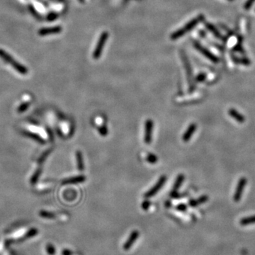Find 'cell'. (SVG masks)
Here are the masks:
<instances>
[{"mask_svg": "<svg viewBox=\"0 0 255 255\" xmlns=\"http://www.w3.org/2000/svg\"><path fill=\"white\" fill-rule=\"evenodd\" d=\"M149 206H150V202H149V201H145L142 204V208H143L145 210H146L148 209Z\"/></svg>", "mask_w": 255, "mask_h": 255, "instance_id": "4dcf8cb0", "label": "cell"}, {"mask_svg": "<svg viewBox=\"0 0 255 255\" xmlns=\"http://www.w3.org/2000/svg\"><path fill=\"white\" fill-rule=\"evenodd\" d=\"M28 106H29V103H25V104H22L21 106L19 107L18 112H19V113H21V112L25 111L26 110L28 109Z\"/></svg>", "mask_w": 255, "mask_h": 255, "instance_id": "4316f807", "label": "cell"}, {"mask_svg": "<svg viewBox=\"0 0 255 255\" xmlns=\"http://www.w3.org/2000/svg\"><path fill=\"white\" fill-rule=\"evenodd\" d=\"M49 152L50 151H48V152H46V153H45L43 154V155L41 156V157L40 158V160H39V162H42L44 160H45V157H47V155H48V153H49Z\"/></svg>", "mask_w": 255, "mask_h": 255, "instance_id": "836d02e7", "label": "cell"}, {"mask_svg": "<svg viewBox=\"0 0 255 255\" xmlns=\"http://www.w3.org/2000/svg\"><path fill=\"white\" fill-rule=\"evenodd\" d=\"M220 26H221V27H222L223 28V30H225L226 32L228 33V34H229V35H230V36H232V35H233V31H232L228 27V26H226L225 24H223V23H221V24H220Z\"/></svg>", "mask_w": 255, "mask_h": 255, "instance_id": "f546056e", "label": "cell"}, {"mask_svg": "<svg viewBox=\"0 0 255 255\" xmlns=\"http://www.w3.org/2000/svg\"><path fill=\"white\" fill-rule=\"evenodd\" d=\"M229 114L231 117L234 118L237 121H238L239 123H243L244 121H245V117H244L243 116H242L239 112H237L236 111V110H235L233 109H230Z\"/></svg>", "mask_w": 255, "mask_h": 255, "instance_id": "9a60e30c", "label": "cell"}, {"mask_svg": "<svg viewBox=\"0 0 255 255\" xmlns=\"http://www.w3.org/2000/svg\"><path fill=\"white\" fill-rule=\"evenodd\" d=\"M28 9H29L30 12L33 15H34V17H36V18H37V19H41V15H39L38 12H37L36 9H35L34 6L31 5V4H30V5L28 6Z\"/></svg>", "mask_w": 255, "mask_h": 255, "instance_id": "44dd1931", "label": "cell"}, {"mask_svg": "<svg viewBox=\"0 0 255 255\" xmlns=\"http://www.w3.org/2000/svg\"><path fill=\"white\" fill-rule=\"evenodd\" d=\"M232 60H233L234 62L237 64H241V65H250V61L246 58H239V57H237L236 56H235V55H232Z\"/></svg>", "mask_w": 255, "mask_h": 255, "instance_id": "ac0fdd59", "label": "cell"}, {"mask_svg": "<svg viewBox=\"0 0 255 255\" xmlns=\"http://www.w3.org/2000/svg\"><path fill=\"white\" fill-rule=\"evenodd\" d=\"M205 26L207 29L212 33L213 34V36L216 37L217 39H219V40H221L223 41H225V37L223 36V35L221 34V32L219 31L215 27L214 25H213L212 23H208V22H205Z\"/></svg>", "mask_w": 255, "mask_h": 255, "instance_id": "8fae6325", "label": "cell"}, {"mask_svg": "<svg viewBox=\"0 0 255 255\" xmlns=\"http://www.w3.org/2000/svg\"><path fill=\"white\" fill-rule=\"evenodd\" d=\"M247 179L245 177L241 178V179H239L234 196V199L235 201H239V200H240L242 195L244 189H245L246 184H247Z\"/></svg>", "mask_w": 255, "mask_h": 255, "instance_id": "9c48e42d", "label": "cell"}, {"mask_svg": "<svg viewBox=\"0 0 255 255\" xmlns=\"http://www.w3.org/2000/svg\"><path fill=\"white\" fill-rule=\"evenodd\" d=\"M254 223H255V216L246 217V218H244L241 221V223L242 224V225H247V224Z\"/></svg>", "mask_w": 255, "mask_h": 255, "instance_id": "ffe728a7", "label": "cell"}, {"mask_svg": "<svg viewBox=\"0 0 255 255\" xmlns=\"http://www.w3.org/2000/svg\"><path fill=\"white\" fill-rule=\"evenodd\" d=\"M41 173V169H38V170L36 171V172L34 174V175L33 176V177L31 178V183L32 184H35L36 182L37 181V180H38L39 176H40Z\"/></svg>", "mask_w": 255, "mask_h": 255, "instance_id": "603a6c76", "label": "cell"}, {"mask_svg": "<svg viewBox=\"0 0 255 255\" xmlns=\"http://www.w3.org/2000/svg\"><path fill=\"white\" fill-rule=\"evenodd\" d=\"M208 200V197L207 196L204 195V196H202L199 199H196V200H191L189 202V205L191 206H193V207H195V206H196L198 205H200V204H202L203 203H205Z\"/></svg>", "mask_w": 255, "mask_h": 255, "instance_id": "e0dca14e", "label": "cell"}, {"mask_svg": "<svg viewBox=\"0 0 255 255\" xmlns=\"http://www.w3.org/2000/svg\"><path fill=\"white\" fill-rule=\"evenodd\" d=\"M196 130V124H190V126H189L187 130H186L185 133H184L183 138H182V139H183L184 142H188L189 140L191 139V138L192 137L193 133H195Z\"/></svg>", "mask_w": 255, "mask_h": 255, "instance_id": "7c38bea8", "label": "cell"}, {"mask_svg": "<svg viewBox=\"0 0 255 255\" xmlns=\"http://www.w3.org/2000/svg\"><path fill=\"white\" fill-rule=\"evenodd\" d=\"M233 50H235V51H237V52H240V53H242V54L245 53V50H244V48H242V46L241 43H237V45L235 46V48H233Z\"/></svg>", "mask_w": 255, "mask_h": 255, "instance_id": "cb8c5ba5", "label": "cell"}, {"mask_svg": "<svg viewBox=\"0 0 255 255\" xmlns=\"http://www.w3.org/2000/svg\"><path fill=\"white\" fill-rule=\"evenodd\" d=\"M86 180V177L83 175H80L77 177H70L63 181V184H78L82 183Z\"/></svg>", "mask_w": 255, "mask_h": 255, "instance_id": "4fadbf2b", "label": "cell"}, {"mask_svg": "<svg viewBox=\"0 0 255 255\" xmlns=\"http://www.w3.org/2000/svg\"><path fill=\"white\" fill-rule=\"evenodd\" d=\"M138 237H139V232H138V230H134V231L132 232V233L130 235L128 239H127L126 243L124 244V250H128L130 248L133 246V243L135 242L136 239L138 238Z\"/></svg>", "mask_w": 255, "mask_h": 255, "instance_id": "30bf717a", "label": "cell"}, {"mask_svg": "<svg viewBox=\"0 0 255 255\" xmlns=\"http://www.w3.org/2000/svg\"><path fill=\"white\" fill-rule=\"evenodd\" d=\"M182 60H183V62H184V67H185V70H186V75H187V77H188V80H189V87H190V90L191 91H192L193 89V85H192V70H191V65L189 63V61L188 58H186V55L184 53V52H182Z\"/></svg>", "mask_w": 255, "mask_h": 255, "instance_id": "52a82bcc", "label": "cell"}, {"mask_svg": "<svg viewBox=\"0 0 255 255\" xmlns=\"http://www.w3.org/2000/svg\"><path fill=\"white\" fill-rule=\"evenodd\" d=\"M206 77V75L204 74H201L200 75L198 76V77L196 78V81L198 82H201V81H203L204 79Z\"/></svg>", "mask_w": 255, "mask_h": 255, "instance_id": "d6a6232c", "label": "cell"}, {"mask_svg": "<svg viewBox=\"0 0 255 255\" xmlns=\"http://www.w3.org/2000/svg\"><path fill=\"white\" fill-rule=\"evenodd\" d=\"M147 161L151 164H155L157 162V157L153 154H149L147 157Z\"/></svg>", "mask_w": 255, "mask_h": 255, "instance_id": "7402d4cb", "label": "cell"}, {"mask_svg": "<svg viewBox=\"0 0 255 255\" xmlns=\"http://www.w3.org/2000/svg\"><path fill=\"white\" fill-rule=\"evenodd\" d=\"M58 15L56 13H54V12L50 13V14L47 16V20L49 21H52L56 20V19H58Z\"/></svg>", "mask_w": 255, "mask_h": 255, "instance_id": "d4e9b609", "label": "cell"}, {"mask_svg": "<svg viewBox=\"0 0 255 255\" xmlns=\"http://www.w3.org/2000/svg\"><path fill=\"white\" fill-rule=\"evenodd\" d=\"M0 58L4 61H5L6 63L12 65L14 67V69L20 74L25 75L28 73V69L25 66L19 63L12 56H10L8 52H6L5 50L1 49V48H0Z\"/></svg>", "mask_w": 255, "mask_h": 255, "instance_id": "7a4b0ae2", "label": "cell"}, {"mask_svg": "<svg viewBox=\"0 0 255 255\" xmlns=\"http://www.w3.org/2000/svg\"><path fill=\"white\" fill-rule=\"evenodd\" d=\"M23 133L26 136H27V137H29L31 138H32V139H34L37 141L39 143H41V144H44L45 143V142H44V140L43 138H41L40 136H38V135H36V134H34L33 133H31V132H28V131H23Z\"/></svg>", "mask_w": 255, "mask_h": 255, "instance_id": "d6986e66", "label": "cell"}, {"mask_svg": "<svg viewBox=\"0 0 255 255\" xmlns=\"http://www.w3.org/2000/svg\"><path fill=\"white\" fill-rule=\"evenodd\" d=\"M40 213H41V216L45 217H48V218H53V217H55V215L52 214V213H48L46 211H41Z\"/></svg>", "mask_w": 255, "mask_h": 255, "instance_id": "f1b7e54d", "label": "cell"}, {"mask_svg": "<svg viewBox=\"0 0 255 255\" xmlns=\"http://www.w3.org/2000/svg\"><path fill=\"white\" fill-rule=\"evenodd\" d=\"M204 20V16L203 15H199L196 17L195 19L191 20L189 23L186 24L184 27H182L180 29L177 30V31L174 32L171 36V40H177V39L181 38L184 36L186 33L191 31V30L193 29L200 22L203 21Z\"/></svg>", "mask_w": 255, "mask_h": 255, "instance_id": "6da1fadb", "label": "cell"}, {"mask_svg": "<svg viewBox=\"0 0 255 255\" xmlns=\"http://www.w3.org/2000/svg\"><path fill=\"white\" fill-rule=\"evenodd\" d=\"M166 181H167V177L165 175H162V177L160 178L159 180L157 181V183L155 184V186H153L150 189L145 193L144 197L145 198V199H149V198L153 197L155 195L157 194L158 191L161 189L164 184H165Z\"/></svg>", "mask_w": 255, "mask_h": 255, "instance_id": "5b68a950", "label": "cell"}, {"mask_svg": "<svg viewBox=\"0 0 255 255\" xmlns=\"http://www.w3.org/2000/svg\"><path fill=\"white\" fill-rule=\"evenodd\" d=\"M184 181V175L182 174H179L178 176L177 179H176V181L174 182V186H173V189L172 191H171V193L172 194H176L177 193V191H178V189L180 188V186L182 184H183V181Z\"/></svg>", "mask_w": 255, "mask_h": 255, "instance_id": "5bb4252c", "label": "cell"}, {"mask_svg": "<svg viewBox=\"0 0 255 255\" xmlns=\"http://www.w3.org/2000/svg\"><path fill=\"white\" fill-rule=\"evenodd\" d=\"M108 38H109V33L103 32L102 35L100 36L99 39V41H98V43L97 44H96L95 49H94V52H93L94 59L97 60V59L100 58Z\"/></svg>", "mask_w": 255, "mask_h": 255, "instance_id": "3957f363", "label": "cell"}, {"mask_svg": "<svg viewBox=\"0 0 255 255\" xmlns=\"http://www.w3.org/2000/svg\"><path fill=\"white\" fill-rule=\"evenodd\" d=\"M177 209L181 211H184L186 209V206L184 204H180L179 206H177Z\"/></svg>", "mask_w": 255, "mask_h": 255, "instance_id": "1f68e13d", "label": "cell"}, {"mask_svg": "<svg viewBox=\"0 0 255 255\" xmlns=\"http://www.w3.org/2000/svg\"><path fill=\"white\" fill-rule=\"evenodd\" d=\"M154 127V123L151 119H148L145 121V137L144 140L145 144L149 145L151 143L152 141V135H153V131Z\"/></svg>", "mask_w": 255, "mask_h": 255, "instance_id": "8992f818", "label": "cell"}, {"mask_svg": "<svg viewBox=\"0 0 255 255\" xmlns=\"http://www.w3.org/2000/svg\"><path fill=\"white\" fill-rule=\"evenodd\" d=\"M99 132L102 136H106L108 134V128L106 126H103L99 128Z\"/></svg>", "mask_w": 255, "mask_h": 255, "instance_id": "484cf974", "label": "cell"}, {"mask_svg": "<svg viewBox=\"0 0 255 255\" xmlns=\"http://www.w3.org/2000/svg\"><path fill=\"white\" fill-rule=\"evenodd\" d=\"M193 46H194V48H196V49L198 51H199L200 52H201V53L203 55V56H205L206 58H208V60L212 61V62L214 63H218L219 59L217 58V57L215 56L214 54H213L211 52H210L207 48L203 47L201 43H199L196 41H193Z\"/></svg>", "mask_w": 255, "mask_h": 255, "instance_id": "277c9868", "label": "cell"}, {"mask_svg": "<svg viewBox=\"0 0 255 255\" xmlns=\"http://www.w3.org/2000/svg\"><path fill=\"white\" fill-rule=\"evenodd\" d=\"M254 2H255V0H247V1L246 2V3L245 4V6H244L245 9V10L250 9L252 7V4H254Z\"/></svg>", "mask_w": 255, "mask_h": 255, "instance_id": "83f0119b", "label": "cell"}, {"mask_svg": "<svg viewBox=\"0 0 255 255\" xmlns=\"http://www.w3.org/2000/svg\"><path fill=\"white\" fill-rule=\"evenodd\" d=\"M76 158H77V168L79 171H83L84 169V162H83L82 154L80 151H77L76 153Z\"/></svg>", "mask_w": 255, "mask_h": 255, "instance_id": "2e32d148", "label": "cell"}, {"mask_svg": "<svg viewBox=\"0 0 255 255\" xmlns=\"http://www.w3.org/2000/svg\"><path fill=\"white\" fill-rule=\"evenodd\" d=\"M228 1H230V2H232V1H233V0H228Z\"/></svg>", "mask_w": 255, "mask_h": 255, "instance_id": "e575fe53", "label": "cell"}, {"mask_svg": "<svg viewBox=\"0 0 255 255\" xmlns=\"http://www.w3.org/2000/svg\"><path fill=\"white\" fill-rule=\"evenodd\" d=\"M62 28L60 26H52V27H46L42 28L38 31V35L41 36H49V35H53L57 34L61 32Z\"/></svg>", "mask_w": 255, "mask_h": 255, "instance_id": "ba28073f", "label": "cell"}]
</instances>
